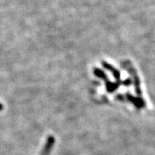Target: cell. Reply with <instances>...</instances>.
<instances>
[{
	"label": "cell",
	"instance_id": "cell-1",
	"mask_svg": "<svg viewBox=\"0 0 155 155\" xmlns=\"http://www.w3.org/2000/svg\"><path fill=\"white\" fill-rule=\"evenodd\" d=\"M127 65L126 66L127 69L129 71V73L131 74V75H132L133 80H134V84H135V92L136 94H138V96L141 97L142 96V90H141V87H140V81H139V78L138 77V74L136 73V71L135 69L132 67L131 63L127 62Z\"/></svg>",
	"mask_w": 155,
	"mask_h": 155
},
{
	"label": "cell",
	"instance_id": "cell-2",
	"mask_svg": "<svg viewBox=\"0 0 155 155\" xmlns=\"http://www.w3.org/2000/svg\"><path fill=\"white\" fill-rule=\"evenodd\" d=\"M127 100L129 101H131L137 108H144L146 105V103L144 101V100H143L142 98H136L135 97L131 96L130 94H127Z\"/></svg>",
	"mask_w": 155,
	"mask_h": 155
},
{
	"label": "cell",
	"instance_id": "cell-3",
	"mask_svg": "<svg viewBox=\"0 0 155 155\" xmlns=\"http://www.w3.org/2000/svg\"><path fill=\"white\" fill-rule=\"evenodd\" d=\"M102 65H103V67H104V68H106V69H108V71H110L112 73V74H113V76L116 78V79L120 80V71H117L116 68H113L112 66H111L110 64L107 63V62H104V61L102 62Z\"/></svg>",
	"mask_w": 155,
	"mask_h": 155
},
{
	"label": "cell",
	"instance_id": "cell-4",
	"mask_svg": "<svg viewBox=\"0 0 155 155\" xmlns=\"http://www.w3.org/2000/svg\"><path fill=\"white\" fill-rule=\"evenodd\" d=\"M120 86V83L116 82V83H112V82L107 81L106 82V90L108 92L112 93L114 92L115 90H116Z\"/></svg>",
	"mask_w": 155,
	"mask_h": 155
},
{
	"label": "cell",
	"instance_id": "cell-5",
	"mask_svg": "<svg viewBox=\"0 0 155 155\" xmlns=\"http://www.w3.org/2000/svg\"><path fill=\"white\" fill-rule=\"evenodd\" d=\"M94 74H95V75L97 77H99L100 78H102V79H106L107 80V77L105 76V74H104V72L102 71L101 70L97 69V68H95L94 71Z\"/></svg>",
	"mask_w": 155,
	"mask_h": 155
},
{
	"label": "cell",
	"instance_id": "cell-6",
	"mask_svg": "<svg viewBox=\"0 0 155 155\" xmlns=\"http://www.w3.org/2000/svg\"><path fill=\"white\" fill-rule=\"evenodd\" d=\"M124 85H125V86H130V85H131V79H127L126 81H125L124 82Z\"/></svg>",
	"mask_w": 155,
	"mask_h": 155
},
{
	"label": "cell",
	"instance_id": "cell-7",
	"mask_svg": "<svg viewBox=\"0 0 155 155\" xmlns=\"http://www.w3.org/2000/svg\"><path fill=\"white\" fill-rule=\"evenodd\" d=\"M3 109V105L0 103V111H2Z\"/></svg>",
	"mask_w": 155,
	"mask_h": 155
}]
</instances>
